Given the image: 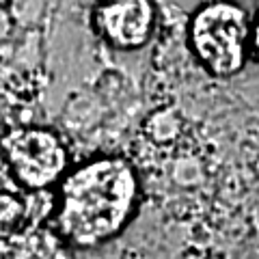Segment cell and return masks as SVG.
<instances>
[{"label":"cell","mask_w":259,"mask_h":259,"mask_svg":"<svg viewBox=\"0 0 259 259\" xmlns=\"http://www.w3.org/2000/svg\"><path fill=\"white\" fill-rule=\"evenodd\" d=\"M139 180L121 158H97L76 168L61 188L59 229L76 246H97L115 238L130 223Z\"/></svg>","instance_id":"1"},{"label":"cell","mask_w":259,"mask_h":259,"mask_svg":"<svg viewBox=\"0 0 259 259\" xmlns=\"http://www.w3.org/2000/svg\"><path fill=\"white\" fill-rule=\"evenodd\" d=\"M253 28L246 11L231 0L205 3L192 15L190 46L199 63L218 78H229L246 65Z\"/></svg>","instance_id":"2"},{"label":"cell","mask_w":259,"mask_h":259,"mask_svg":"<svg viewBox=\"0 0 259 259\" xmlns=\"http://www.w3.org/2000/svg\"><path fill=\"white\" fill-rule=\"evenodd\" d=\"M3 156L24 188L52 186L67 168V151L61 139L44 127H20L3 139Z\"/></svg>","instance_id":"3"},{"label":"cell","mask_w":259,"mask_h":259,"mask_svg":"<svg viewBox=\"0 0 259 259\" xmlns=\"http://www.w3.org/2000/svg\"><path fill=\"white\" fill-rule=\"evenodd\" d=\"M100 37L119 50H136L149 41L156 9L151 0H104L93 15Z\"/></svg>","instance_id":"4"},{"label":"cell","mask_w":259,"mask_h":259,"mask_svg":"<svg viewBox=\"0 0 259 259\" xmlns=\"http://www.w3.org/2000/svg\"><path fill=\"white\" fill-rule=\"evenodd\" d=\"M61 233L46 227H22L0 238V259H71Z\"/></svg>","instance_id":"5"},{"label":"cell","mask_w":259,"mask_h":259,"mask_svg":"<svg viewBox=\"0 0 259 259\" xmlns=\"http://www.w3.org/2000/svg\"><path fill=\"white\" fill-rule=\"evenodd\" d=\"M26 218V205L13 192L0 190V238L11 236L24 227Z\"/></svg>","instance_id":"6"},{"label":"cell","mask_w":259,"mask_h":259,"mask_svg":"<svg viewBox=\"0 0 259 259\" xmlns=\"http://www.w3.org/2000/svg\"><path fill=\"white\" fill-rule=\"evenodd\" d=\"M250 48H253V52L257 54L259 59V13H257V20L253 24V37H250Z\"/></svg>","instance_id":"7"}]
</instances>
